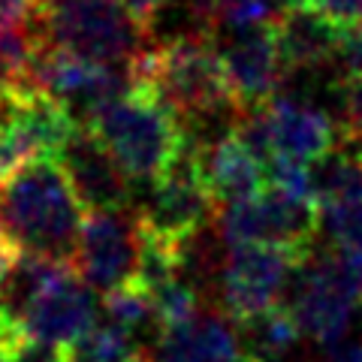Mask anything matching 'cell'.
I'll list each match as a JSON object with an SVG mask.
<instances>
[{
  "instance_id": "obj_1",
  "label": "cell",
  "mask_w": 362,
  "mask_h": 362,
  "mask_svg": "<svg viewBox=\"0 0 362 362\" xmlns=\"http://www.w3.org/2000/svg\"><path fill=\"white\" fill-rule=\"evenodd\" d=\"M85 202L58 157L30 163L0 185V235L18 254L76 263Z\"/></svg>"
},
{
  "instance_id": "obj_2",
  "label": "cell",
  "mask_w": 362,
  "mask_h": 362,
  "mask_svg": "<svg viewBox=\"0 0 362 362\" xmlns=\"http://www.w3.org/2000/svg\"><path fill=\"white\" fill-rule=\"evenodd\" d=\"M85 127L100 136L133 185H154L190 148L178 109L148 78H136L133 88L100 106Z\"/></svg>"
},
{
  "instance_id": "obj_3",
  "label": "cell",
  "mask_w": 362,
  "mask_h": 362,
  "mask_svg": "<svg viewBox=\"0 0 362 362\" xmlns=\"http://www.w3.org/2000/svg\"><path fill=\"white\" fill-rule=\"evenodd\" d=\"M136 78H148L160 94L178 109L181 118H214L245 112L226 78L221 52L211 33H181L151 45L133 64Z\"/></svg>"
},
{
  "instance_id": "obj_4",
  "label": "cell",
  "mask_w": 362,
  "mask_h": 362,
  "mask_svg": "<svg viewBox=\"0 0 362 362\" xmlns=\"http://www.w3.org/2000/svg\"><path fill=\"white\" fill-rule=\"evenodd\" d=\"M40 25L42 42L100 64L133 66L151 49V30L121 0H45Z\"/></svg>"
},
{
  "instance_id": "obj_5",
  "label": "cell",
  "mask_w": 362,
  "mask_h": 362,
  "mask_svg": "<svg viewBox=\"0 0 362 362\" xmlns=\"http://www.w3.org/2000/svg\"><path fill=\"white\" fill-rule=\"evenodd\" d=\"M235 127L263 163H269L272 157L323 163L329 154H335L338 136H341V127H335L320 106L299 97L269 100L266 106L245 112Z\"/></svg>"
},
{
  "instance_id": "obj_6",
  "label": "cell",
  "mask_w": 362,
  "mask_h": 362,
  "mask_svg": "<svg viewBox=\"0 0 362 362\" xmlns=\"http://www.w3.org/2000/svg\"><path fill=\"white\" fill-rule=\"evenodd\" d=\"M311 251L278 245H235L226 247L218 272L223 314L235 326H245L278 308L281 293Z\"/></svg>"
},
{
  "instance_id": "obj_7",
  "label": "cell",
  "mask_w": 362,
  "mask_h": 362,
  "mask_svg": "<svg viewBox=\"0 0 362 362\" xmlns=\"http://www.w3.org/2000/svg\"><path fill=\"white\" fill-rule=\"evenodd\" d=\"M148 197L139 211L142 233L154 235L166 245L187 247L199 235L214 214H221V202L199 166V148H187L166 173L148 185Z\"/></svg>"
},
{
  "instance_id": "obj_8",
  "label": "cell",
  "mask_w": 362,
  "mask_h": 362,
  "mask_svg": "<svg viewBox=\"0 0 362 362\" xmlns=\"http://www.w3.org/2000/svg\"><path fill=\"white\" fill-rule=\"evenodd\" d=\"M218 230L226 247L235 245H278L311 251L320 230V209L296 202L272 187L254 197L235 199L218 214Z\"/></svg>"
},
{
  "instance_id": "obj_9",
  "label": "cell",
  "mask_w": 362,
  "mask_h": 362,
  "mask_svg": "<svg viewBox=\"0 0 362 362\" xmlns=\"http://www.w3.org/2000/svg\"><path fill=\"white\" fill-rule=\"evenodd\" d=\"M359 293L347 281L338 254L308 257L293 281L290 311L296 317L302 335L320 347H338L354 323Z\"/></svg>"
},
{
  "instance_id": "obj_10",
  "label": "cell",
  "mask_w": 362,
  "mask_h": 362,
  "mask_svg": "<svg viewBox=\"0 0 362 362\" xmlns=\"http://www.w3.org/2000/svg\"><path fill=\"white\" fill-rule=\"evenodd\" d=\"M142 259V226L139 214L127 209H106L88 211L78 235L76 272L88 287L94 290H115L139 278Z\"/></svg>"
},
{
  "instance_id": "obj_11",
  "label": "cell",
  "mask_w": 362,
  "mask_h": 362,
  "mask_svg": "<svg viewBox=\"0 0 362 362\" xmlns=\"http://www.w3.org/2000/svg\"><path fill=\"white\" fill-rule=\"evenodd\" d=\"M214 45L242 112H254L278 97L287 64L281 54L275 18L251 28H221L214 30Z\"/></svg>"
},
{
  "instance_id": "obj_12",
  "label": "cell",
  "mask_w": 362,
  "mask_h": 362,
  "mask_svg": "<svg viewBox=\"0 0 362 362\" xmlns=\"http://www.w3.org/2000/svg\"><path fill=\"white\" fill-rule=\"evenodd\" d=\"M94 323H97L94 296H90L85 281L78 278V272L70 269L30 302V308L18 320V329L28 341L64 350L76 338H82Z\"/></svg>"
},
{
  "instance_id": "obj_13",
  "label": "cell",
  "mask_w": 362,
  "mask_h": 362,
  "mask_svg": "<svg viewBox=\"0 0 362 362\" xmlns=\"http://www.w3.org/2000/svg\"><path fill=\"white\" fill-rule=\"evenodd\" d=\"M58 160L64 163L70 175L78 199L85 202L88 211H106V209H127L133 181L118 166L112 151L100 142L94 130L78 124L73 139L66 142Z\"/></svg>"
},
{
  "instance_id": "obj_14",
  "label": "cell",
  "mask_w": 362,
  "mask_h": 362,
  "mask_svg": "<svg viewBox=\"0 0 362 362\" xmlns=\"http://www.w3.org/2000/svg\"><path fill=\"white\" fill-rule=\"evenodd\" d=\"M197 148L202 175H206L221 209L235 199L254 197L266 187V163L242 139L239 127H230L218 139H211L209 145H197Z\"/></svg>"
},
{
  "instance_id": "obj_15",
  "label": "cell",
  "mask_w": 362,
  "mask_h": 362,
  "mask_svg": "<svg viewBox=\"0 0 362 362\" xmlns=\"http://www.w3.org/2000/svg\"><path fill=\"white\" fill-rule=\"evenodd\" d=\"M151 362H245V350L230 317L202 311L181 329L160 332Z\"/></svg>"
},
{
  "instance_id": "obj_16",
  "label": "cell",
  "mask_w": 362,
  "mask_h": 362,
  "mask_svg": "<svg viewBox=\"0 0 362 362\" xmlns=\"http://www.w3.org/2000/svg\"><path fill=\"white\" fill-rule=\"evenodd\" d=\"M275 28L287 73L323 70L341 54L344 33L299 4H287L281 9L275 16Z\"/></svg>"
},
{
  "instance_id": "obj_17",
  "label": "cell",
  "mask_w": 362,
  "mask_h": 362,
  "mask_svg": "<svg viewBox=\"0 0 362 362\" xmlns=\"http://www.w3.org/2000/svg\"><path fill=\"white\" fill-rule=\"evenodd\" d=\"M242 329H245V347H247L245 356H254L263 362H284L302 338V329L290 311V305H278V308L266 311L257 320L245 323Z\"/></svg>"
},
{
  "instance_id": "obj_18",
  "label": "cell",
  "mask_w": 362,
  "mask_h": 362,
  "mask_svg": "<svg viewBox=\"0 0 362 362\" xmlns=\"http://www.w3.org/2000/svg\"><path fill=\"white\" fill-rule=\"evenodd\" d=\"M61 354H64V362H145L148 359V354H142V347L136 344L133 332L112 320L94 323L82 338H76Z\"/></svg>"
},
{
  "instance_id": "obj_19",
  "label": "cell",
  "mask_w": 362,
  "mask_h": 362,
  "mask_svg": "<svg viewBox=\"0 0 362 362\" xmlns=\"http://www.w3.org/2000/svg\"><path fill=\"white\" fill-rule=\"evenodd\" d=\"M317 197H320V209L362 199V154L335 151L326 157L317 169Z\"/></svg>"
},
{
  "instance_id": "obj_20",
  "label": "cell",
  "mask_w": 362,
  "mask_h": 362,
  "mask_svg": "<svg viewBox=\"0 0 362 362\" xmlns=\"http://www.w3.org/2000/svg\"><path fill=\"white\" fill-rule=\"evenodd\" d=\"M154 299V320H157V332H169V329H181L190 320H197L202 314L199 308V290L194 281H187L185 275H178L173 281H166L157 290H151Z\"/></svg>"
},
{
  "instance_id": "obj_21",
  "label": "cell",
  "mask_w": 362,
  "mask_h": 362,
  "mask_svg": "<svg viewBox=\"0 0 362 362\" xmlns=\"http://www.w3.org/2000/svg\"><path fill=\"white\" fill-rule=\"evenodd\" d=\"M103 311H106V320L124 326V329H142V326H148L154 320V299L148 287H142L139 281H130V284L124 287H115L109 290L103 296Z\"/></svg>"
},
{
  "instance_id": "obj_22",
  "label": "cell",
  "mask_w": 362,
  "mask_h": 362,
  "mask_svg": "<svg viewBox=\"0 0 362 362\" xmlns=\"http://www.w3.org/2000/svg\"><path fill=\"white\" fill-rule=\"evenodd\" d=\"M266 187L278 190L296 202H308V206L320 209V197H317V173L311 163L287 160V157H272L266 163Z\"/></svg>"
},
{
  "instance_id": "obj_23",
  "label": "cell",
  "mask_w": 362,
  "mask_h": 362,
  "mask_svg": "<svg viewBox=\"0 0 362 362\" xmlns=\"http://www.w3.org/2000/svg\"><path fill=\"white\" fill-rule=\"evenodd\" d=\"M320 223L338 247L362 251V199L335 202V206L320 209Z\"/></svg>"
},
{
  "instance_id": "obj_24",
  "label": "cell",
  "mask_w": 362,
  "mask_h": 362,
  "mask_svg": "<svg viewBox=\"0 0 362 362\" xmlns=\"http://www.w3.org/2000/svg\"><path fill=\"white\" fill-rule=\"evenodd\" d=\"M341 139L350 151L362 154V76L344 78L341 85Z\"/></svg>"
},
{
  "instance_id": "obj_25",
  "label": "cell",
  "mask_w": 362,
  "mask_h": 362,
  "mask_svg": "<svg viewBox=\"0 0 362 362\" xmlns=\"http://www.w3.org/2000/svg\"><path fill=\"white\" fill-rule=\"evenodd\" d=\"M296 4L329 21L341 33L362 30V0H296Z\"/></svg>"
},
{
  "instance_id": "obj_26",
  "label": "cell",
  "mask_w": 362,
  "mask_h": 362,
  "mask_svg": "<svg viewBox=\"0 0 362 362\" xmlns=\"http://www.w3.org/2000/svg\"><path fill=\"white\" fill-rule=\"evenodd\" d=\"M45 0H0V30H16L40 21Z\"/></svg>"
},
{
  "instance_id": "obj_27",
  "label": "cell",
  "mask_w": 362,
  "mask_h": 362,
  "mask_svg": "<svg viewBox=\"0 0 362 362\" xmlns=\"http://www.w3.org/2000/svg\"><path fill=\"white\" fill-rule=\"evenodd\" d=\"M16 362H64V354H61V347L21 341L18 350H16Z\"/></svg>"
},
{
  "instance_id": "obj_28",
  "label": "cell",
  "mask_w": 362,
  "mask_h": 362,
  "mask_svg": "<svg viewBox=\"0 0 362 362\" xmlns=\"http://www.w3.org/2000/svg\"><path fill=\"white\" fill-rule=\"evenodd\" d=\"M124 6H127V13L139 21V25H145V28H154V18L160 16V9L169 4V0H121Z\"/></svg>"
},
{
  "instance_id": "obj_29",
  "label": "cell",
  "mask_w": 362,
  "mask_h": 362,
  "mask_svg": "<svg viewBox=\"0 0 362 362\" xmlns=\"http://www.w3.org/2000/svg\"><path fill=\"white\" fill-rule=\"evenodd\" d=\"M21 85H28V82H25V78H21V76L16 73V66L9 64L6 52H4V45H0V97L9 94V90H13V88H21Z\"/></svg>"
},
{
  "instance_id": "obj_30",
  "label": "cell",
  "mask_w": 362,
  "mask_h": 362,
  "mask_svg": "<svg viewBox=\"0 0 362 362\" xmlns=\"http://www.w3.org/2000/svg\"><path fill=\"white\" fill-rule=\"evenodd\" d=\"M21 341H28L21 332L0 326V362H16V350H18Z\"/></svg>"
},
{
  "instance_id": "obj_31",
  "label": "cell",
  "mask_w": 362,
  "mask_h": 362,
  "mask_svg": "<svg viewBox=\"0 0 362 362\" xmlns=\"http://www.w3.org/2000/svg\"><path fill=\"white\" fill-rule=\"evenodd\" d=\"M326 362H362V341L356 344H338L329 356H326Z\"/></svg>"
},
{
  "instance_id": "obj_32",
  "label": "cell",
  "mask_w": 362,
  "mask_h": 362,
  "mask_svg": "<svg viewBox=\"0 0 362 362\" xmlns=\"http://www.w3.org/2000/svg\"><path fill=\"white\" fill-rule=\"evenodd\" d=\"M145 362H151V356H148V359H145Z\"/></svg>"
}]
</instances>
